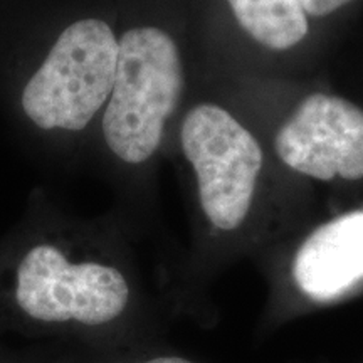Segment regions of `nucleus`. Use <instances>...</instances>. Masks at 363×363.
Instances as JSON below:
<instances>
[{
    "label": "nucleus",
    "mask_w": 363,
    "mask_h": 363,
    "mask_svg": "<svg viewBox=\"0 0 363 363\" xmlns=\"http://www.w3.org/2000/svg\"><path fill=\"white\" fill-rule=\"evenodd\" d=\"M165 160L180 175L189 240L163 267L162 296L174 320L207 328L217 320V279L325 207L315 190L281 169L238 104L202 79L192 78Z\"/></svg>",
    "instance_id": "1"
},
{
    "label": "nucleus",
    "mask_w": 363,
    "mask_h": 363,
    "mask_svg": "<svg viewBox=\"0 0 363 363\" xmlns=\"http://www.w3.org/2000/svg\"><path fill=\"white\" fill-rule=\"evenodd\" d=\"M116 251L99 242L35 244L17 266V308L34 323L93 345L103 357L165 342L174 316L143 291Z\"/></svg>",
    "instance_id": "2"
},
{
    "label": "nucleus",
    "mask_w": 363,
    "mask_h": 363,
    "mask_svg": "<svg viewBox=\"0 0 363 363\" xmlns=\"http://www.w3.org/2000/svg\"><path fill=\"white\" fill-rule=\"evenodd\" d=\"M192 88V0H133L118 30L113 89L99 120L118 165L150 180Z\"/></svg>",
    "instance_id": "3"
},
{
    "label": "nucleus",
    "mask_w": 363,
    "mask_h": 363,
    "mask_svg": "<svg viewBox=\"0 0 363 363\" xmlns=\"http://www.w3.org/2000/svg\"><path fill=\"white\" fill-rule=\"evenodd\" d=\"M192 78L233 99L281 169L328 197L325 211L342 207V195L363 185V108L320 78Z\"/></svg>",
    "instance_id": "4"
},
{
    "label": "nucleus",
    "mask_w": 363,
    "mask_h": 363,
    "mask_svg": "<svg viewBox=\"0 0 363 363\" xmlns=\"http://www.w3.org/2000/svg\"><path fill=\"white\" fill-rule=\"evenodd\" d=\"M330 39L298 0H192V74L318 79Z\"/></svg>",
    "instance_id": "5"
},
{
    "label": "nucleus",
    "mask_w": 363,
    "mask_h": 363,
    "mask_svg": "<svg viewBox=\"0 0 363 363\" xmlns=\"http://www.w3.org/2000/svg\"><path fill=\"white\" fill-rule=\"evenodd\" d=\"M264 281L262 335L363 294V206L321 211L252 261Z\"/></svg>",
    "instance_id": "6"
},
{
    "label": "nucleus",
    "mask_w": 363,
    "mask_h": 363,
    "mask_svg": "<svg viewBox=\"0 0 363 363\" xmlns=\"http://www.w3.org/2000/svg\"><path fill=\"white\" fill-rule=\"evenodd\" d=\"M118 30L110 17L84 13L62 30L22 93L40 130L83 133L101 120L115 83Z\"/></svg>",
    "instance_id": "7"
},
{
    "label": "nucleus",
    "mask_w": 363,
    "mask_h": 363,
    "mask_svg": "<svg viewBox=\"0 0 363 363\" xmlns=\"http://www.w3.org/2000/svg\"><path fill=\"white\" fill-rule=\"evenodd\" d=\"M94 363H207L165 342L98 358Z\"/></svg>",
    "instance_id": "8"
},
{
    "label": "nucleus",
    "mask_w": 363,
    "mask_h": 363,
    "mask_svg": "<svg viewBox=\"0 0 363 363\" xmlns=\"http://www.w3.org/2000/svg\"><path fill=\"white\" fill-rule=\"evenodd\" d=\"M299 6L316 22L325 33L333 35V30L345 17L357 9L363 0H298Z\"/></svg>",
    "instance_id": "9"
}]
</instances>
